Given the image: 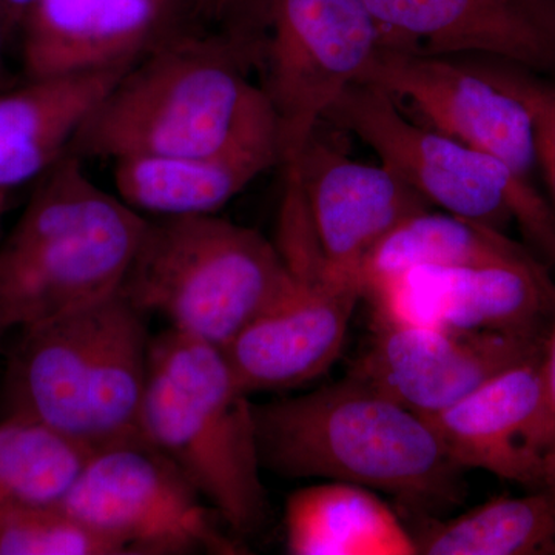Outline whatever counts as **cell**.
Segmentation results:
<instances>
[{
    "mask_svg": "<svg viewBox=\"0 0 555 555\" xmlns=\"http://www.w3.org/2000/svg\"><path fill=\"white\" fill-rule=\"evenodd\" d=\"M156 0H36L24 22L27 79L131 65L167 35Z\"/></svg>",
    "mask_w": 555,
    "mask_h": 555,
    "instance_id": "cell-17",
    "label": "cell"
},
{
    "mask_svg": "<svg viewBox=\"0 0 555 555\" xmlns=\"http://www.w3.org/2000/svg\"><path fill=\"white\" fill-rule=\"evenodd\" d=\"M326 119L356 134L379 163L430 207L506 232L511 222L547 268H555V217L537 185L502 160L408 119L387 91L358 82L339 98Z\"/></svg>",
    "mask_w": 555,
    "mask_h": 555,
    "instance_id": "cell-8",
    "label": "cell"
},
{
    "mask_svg": "<svg viewBox=\"0 0 555 555\" xmlns=\"http://www.w3.org/2000/svg\"><path fill=\"white\" fill-rule=\"evenodd\" d=\"M229 33L261 72L275 113L280 166L298 163L320 122L382 49L367 0H235Z\"/></svg>",
    "mask_w": 555,
    "mask_h": 555,
    "instance_id": "cell-7",
    "label": "cell"
},
{
    "mask_svg": "<svg viewBox=\"0 0 555 555\" xmlns=\"http://www.w3.org/2000/svg\"><path fill=\"white\" fill-rule=\"evenodd\" d=\"M9 21L0 13V91L11 87L9 68H7V40H9Z\"/></svg>",
    "mask_w": 555,
    "mask_h": 555,
    "instance_id": "cell-28",
    "label": "cell"
},
{
    "mask_svg": "<svg viewBox=\"0 0 555 555\" xmlns=\"http://www.w3.org/2000/svg\"><path fill=\"white\" fill-rule=\"evenodd\" d=\"M532 259L540 258L505 232L427 208L401 221L369 251L361 264V286L366 297L412 269L470 268Z\"/></svg>",
    "mask_w": 555,
    "mask_h": 555,
    "instance_id": "cell-21",
    "label": "cell"
},
{
    "mask_svg": "<svg viewBox=\"0 0 555 555\" xmlns=\"http://www.w3.org/2000/svg\"><path fill=\"white\" fill-rule=\"evenodd\" d=\"M543 372H545V385L547 401H550L551 414H553L555 429V309L553 324H551L550 337H547L545 357H543ZM550 488H555V449L553 465H551Z\"/></svg>",
    "mask_w": 555,
    "mask_h": 555,
    "instance_id": "cell-26",
    "label": "cell"
},
{
    "mask_svg": "<svg viewBox=\"0 0 555 555\" xmlns=\"http://www.w3.org/2000/svg\"><path fill=\"white\" fill-rule=\"evenodd\" d=\"M115 185L124 203L155 218L217 215L259 175L280 166V138L266 134L206 156H124Z\"/></svg>",
    "mask_w": 555,
    "mask_h": 555,
    "instance_id": "cell-19",
    "label": "cell"
},
{
    "mask_svg": "<svg viewBox=\"0 0 555 555\" xmlns=\"http://www.w3.org/2000/svg\"><path fill=\"white\" fill-rule=\"evenodd\" d=\"M374 321L547 338L555 283L540 259L470 268H420L366 295Z\"/></svg>",
    "mask_w": 555,
    "mask_h": 555,
    "instance_id": "cell-12",
    "label": "cell"
},
{
    "mask_svg": "<svg viewBox=\"0 0 555 555\" xmlns=\"http://www.w3.org/2000/svg\"><path fill=\"white\" fill-rule=\"evenodd\" d=\"M291 276L268 308L221 347L248 396L306 385L338 357L363 288L324 269H288Z\"/></svg>",
    "mask_w": 555,
    "mask_h": 555,
    "instance_id": "cell-14",
    "label": "cell"
},
{
    "mask_svg": "<svg viewBox=\"0 0 555 555\" xmlns=\"http://www.w3.org/2000/svg\"><path fill=\"white\" fill-rule=\"evenodd\" d=\"M235 0H196V5L201 13L207 17H224L228 16Z\"/></svg>",
    "mask_w": 555,
    "mask_h": 555,
    "instance_id": "cell-29",
    "label": "cell"
},
{
    "mask_svg": "<svg viewBox=\"0 0 555 555\" xmlns=\"http://www.w3.org/2000/svg\"><path fill=\"white\" fill-rule=\"evenodd\" d=\"M91 451L30 420L0 423V521L22 507L57 503Z\"/></svg>",
    "mask_w": 555,
    "mask_h": 555,
    "instance_id": "cell-23",
    "label": "cell"
},
{
    "mask_svg": "<svg viewBox=\"0 0 555 555\" xmlns=\"http://www.w3.org/2000/svg\"><path fill=\"white\" fill-rule=\"evenodd\" d=\"M156 2L160 3V5L166 7V9H173L175 3H177V0H156Z\"/></svg>",
    "mask_w": 555,
    "mask_h": 555,
    "instance_id": "cell-31",
    "label": "cell"
},
{
    "mask_svg": "<svg viewBox=\"0 0 555 555\" xmlns=\"http://www.w3.org/2000/svg\"><path fill=\"white\" fill-rule=\"evenodd\" d=\"M2 339H3V338H2V337H0V343H2Z\"/></svg>",
    "mask_w": 555,
    "mask_h": 555,
    "instance_id": "cell-32",
    "label": "cell"
},
{
    "mask_svg": "<svg viewBox=\"0 0 555 555\" xmlns=\"http://www.w3.org/2000/svg\"><path fill=\"white\" fill-rule=\"evenodd\" d=\"M122 291L21 328L5 375L9 415L93 452L138 437L152 338Z\"/></svg>",
    "mask_w": 555,
    "mask_h": 555,
    "instance_id": "cell-3",
    "label": "cell"
},
{
    "mask_svg": "<svg viewBox=\"0 0 555 555\" xmlns=\"http://www.w3.org/2000/svg\"><path fill=\"white\" fill-rule=\"evenodd\" d=\"M422 555H555V488L495 496L412 534Z\"/></svg>",
    "mask_w": 555,
    "mask_h": 555,
    "instance_id": "cell-22",
    "label": "cell"
},
{
    "mask_svg": "<svg viewBox=\"0 0 555 555\" xmlns=\"http://www.w3.org/2000/svg\"><path fill=\"white\" fill-rule=\"evenodd\" d=\"M131 65L27 79L0 91V192L43 177L67 155Z\"/></svg>",
    "mask_w": 555,
    "mask_h": 555,
    "instance_id": "cell-18",
    "label": "cell"
},
{
    "mask_svg": "<svg viewBox=\"0 0 555 555\" xmlns=\"http://www.w3.org/2000/svg\"><path fill=\"white\" fill-rule=\"evenodd\" d=\"M284 177L298 193L328 275L361 288L369 251L401 221L430 208L396 171L350 158L318 129Z\"/></svg>",
    "mask_w": 555,
    "mask_h": 555,
    "instance_id": "cell-13",
    "label": "cell"
},
{
    "mask_svg": "<svg viewBox=\"0 0 555 555\" xmlns=\"http://www.w3.org/2000/svg\"><path fill=\"white\" fill-rule=\"evenodd\" d=\"M547 338L374 321V334L350 369L363 383L415 414L451 408L489 379L545 353Z\"/></svg>",
    "mask_w": 555,
    "mask_h": 555,
    "instance_id": "cell-11",
    "label": "cell"
},
{
    "mask_svg": "<svg viewBox=\"0 0 555 555\" xmlns=\"http://www.w3.org/2000/svg\"><path fill=\"white\" fill-rule=\"evenodd\" d=\"M291 276L276 246L217 215L149 219L120 291L171 331L228 345Z\"/></svg>",
    "mask_w": 555,
    "mask_h": 555,
    "instance_id": "cell-6",
    "label": "cell"
},
{
    "mask_svg": "<svg viewBox=\"0 0 555 555\" xmlns=\"http://www.w3.org/2000/svg\"><path fill=\"white\" fill-rule=\"evenodd\" d=\"M35 2L36 0H0V13L13 27V25H20L24 22Z\"/></svg>",
    "mask_w": 555,
    "mask_h": 555,
    "instance_id": "cell-27",
    "label": "cell"
},
{
    "mask_svg": "<svg viewBox=\"0 0 555 555\" xmlns=\"http://www.w3.org/2000/svg\"><path fill=\"white\" fill-rule=\"evenodd\" d=\"M379 49L361 82L411 102L429 127L505 163L535 184V120L525 91L528 68L486 56Z\"/></svg>",
    "mask_w": 555,
    "mask_h": 555,
    "instance_id": "cell-10",
    "label": "cell"
},
{
    "mask_svg": "<svg viewBox=\"0 0 555 555\" xmlns=\"http://www.w3.org/2000/svg\"><path fill=\"white\" fill-rule=\"evenodd\" d=\"M60 503L126 555L244 553L188 478L139 436L91 452Z\"/></svg>",
    "mask_w": 555,
    "mask_h": 555,
    "instance_id": "cell-9",
    "label": "cell"
},
{
    "mask_svg": "<svg viewBox=\"0 0 555 555\" xmlns=\"http://www.w3.org/2000/svg\"><path fill=\"white\" fill-rule=\"evenodd\" d=\"M255 420L262 467L280 477L346 481L422 511L465 492L425 416L357 379L255 406Z\"/></svg>",
    "mask_w": 555,
    "mask_h": 555,
    "instance_id": "cell-2",
    "label": "cell"
},
{
    "mask_svg": "<svg viewBox=\"0 0 555 555\" xmlns=\"http://www.w3.org/2000/svg\"><path fill=\"white\" fill-rule=\"evenodd\" d=\"M525 91L534 113L539 171L545 181L547 203L555 217V76L528 69Z\"/></svg>",
    "mask_w": 555,
    "mask_h": 555,
    "instance_id": "cell-25",
    "label": "cell"
},
{
    "mask_svg": "<svg viewBox=\"0 0 555 555\" xmlns=\"http://www.w3.org/2000/svg\"><path fill=\"white\" fill-rule=\"evenodd\" d=\"M7 193L0 192V222H2L3 211H5Z\"/></svg>",
    "mask_w": 555,
    "mask_h": 555,
    "instance_id": "cell-30",
    "label": "cell"
},
{
    "mask_svg": "<svg viewBox=\"0 0 555 555\" xmlns=\"http://www.w3.org/2000/svg\"><path fill=\"white\" fill-rule=\"evenodd\" d=\"M385 49L486 56L555 76V0H367Z\"/></svg>",
    "mask_w": 555,
    "mask_h": 555,
    "instance_id": "cell-16",
    "label": "cell"
},
{
    "mask_svg": "<svg viewBox=\"0 0 555 555\" xmlns=\"http://www.w3.org/2000/svg\"><path fill=\"white\" fill-rule=\"evenodd\" d=\"M147 222L62 156L0 241V337L118 292Z\"/></svg>",
    "mask_w": 555,
    "mask_h": 555,
    "instance_id": "cell-5",
    "label": "cell"
},
{
    "mask_svg": "<svg viewBox=\"0 0 555 555\" xmlns=\"http://www.w3.org/2000/svg\"><path fill=\"white\" fill-rule=\"evenodd\" d=\"M543 357L486 382L469 396L425 416L462 469H483L526 488H550L555 429Z\"/></svg>",
    "mask_w": 555,
    "mask_h": 555,
    "instance_id": "cell-15",
    "label": "cell"
},
{
    "mask_svg": "<svg viewBox=\"0 0 555 555\" xmlns=\"http://www.w3.org/2000/svg\"><path fill=\"white\" fill-rule=\"evenodd\" d=\"M0 555H126L118 543L57 503L22 507L0 521Z\"/></svg>",
    "mask_w": 555,
    "mask_h": 555,
    "instance_id": "cell-24",
    "label": "cell"
},
{
    "mask_svg": "<svg viewBox=\"0 0 555 555\" xmlns=\"http://www.w3.org/2000/svg\"><path fill=\"white\" fill-rule=\"evenodd\" d=\"M286 550L292 555H414V537L372 489L326 480L288 495Z\"/></svg>",
    "mask_w": 555,
    "mask_h": 555,
    "instance_id": "cell-20",
    "label": "cell"
},
{
    "mask_svg": "<svg viewBox=\"0 0 555 555\" xmlns=\"http://www.w3.org/2000/svg\"><path fill=\"white\" fill-rule=\"evenodd\" d=\"M139 437L177 467L238 537L269 513L255 404L219 347L167 328L152 339Z\"/></svg>",
    "mask_w": 555,
    "mask_h": 555,
    "instance_id": "cell-4",
    "label": "cell"
},
{
    "mask_svg": "<svg viewBox=\"0 0 555 555\" xmlns=\"http://www.w3.org/2000/svg\"><path fill=\"white\" fill-rule=\"evenodd\" d=\"M250 67L230 35H167L131 65L69 152L113 160L206 156L278 134L275 113L248 78Z\"/></svg>",
    "mask_w": 555,
    "mask_h": 555,
    "instance_id": "cell-1",
    "label": "cell"
}]
</instances>
